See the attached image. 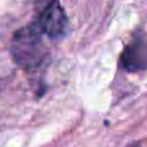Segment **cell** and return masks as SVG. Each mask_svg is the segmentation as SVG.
<instances>
[{
    "label": "cell",
    "instance_id": "cell-1",
    "mask_svg": "<svg viewBox=\"0 0 147 147\" xmlns=\"http://www.w3.org/2000/svg\"><path fill=\"white\" fill-rule=\"evenodd\" d=\"M43 32L36 22L30 23L14 32L12 39V56L14 61L25 69H32L41 63L45 56Z\"/></svg>",
    "mask_w": 147,
    "mask_h": 147
},
{
    "label": "cell",
    "instance_id": "cell-3",
    "mask_svg": "<svg viewBox=\"0 0 147 147\" xmlns=\"http://www.w3.org/2000/svg\"><path fill=\"white\" fill-rule=\"evenodd\" d=\"M120 65L127 71L134 72L147 70V38L137 35L124 48Z\"/></svg>",
    "mask_w": 147,
    "mask_h": 147
},
{
    "label": "cell",
    "instance_id": "cell-2",
    "mask_svg": "<svg viewBox=\"0 0 147 147\" xmlns=\"http://www.w3.org/2000/svg\"><path fill=\"white\" fill-rule=\"evenodd\" d=\"M36 25L44 35L52 39L62 38L67 28V14L59 0H51L41 10Z\"/></svg>",
    "mask_w": 147,
    "mask_h": 147
}]
</instances>
